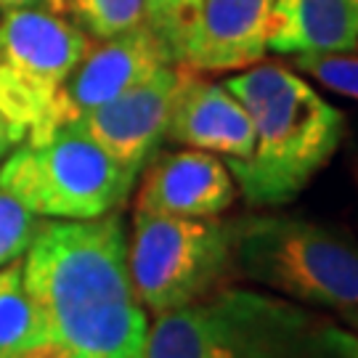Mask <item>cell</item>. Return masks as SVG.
I'll return each mask as SVG.
<instances>
[{
	"label": "cell",
	"instance_id": "cell-13",
	"mask_svg": "<svg viewBox=\"0 0 358 358\" xmlns=\"http://www.w3.org/2000/svg\"><path fill=\"white\" fill-rule=\"evenodd\" d=\"M358 48V0H273L268 51L287 56Z\"/></svg>",
	"mask_w": 358,
	"mask_h": 358
},
{
	"label": "cell",
	"instance_id": "cell-17",
	"mask_svg": "<svg viewBox=\"0 0 358 358\" xmlns=\"http://www.w3.org/2000/svg\"><path fill=\"white\" fill-rule=\"evenodd\" d=\"M294 66L319 80L324 88L358 101V56L353 51L294 56Z\"/></svg>",
	"mask_w": 358,
	"mask_h": 358
},
{
	"label": "cell",
	"instance_id": "cell-23",
	"mask_svg": "<svg viewBox=\"0 0 358 358\" xmlns=\"http://www.w3.org/2000/svg\"><path fill=\"white\" fill-rule=\"evenodd\" d=\"M356 176H358V170H356Z\"/></svg>",
	"mask_w": 358,
	"mask_h": 358
},
{
	"label": "cell",
	"instance_id": "cell-8",
	"mask_svg": "<svg viewBox=\"0 0 358 358\" xmlns=\"http://www.w3.org/2000/svg\"><path fill=\"white\" fill-rule=\"evenodd\" d=\"M165 64H176L173 53L149 29V24L128 29L115 38L93 40L64 80L40 128L27 141L38 143L51 138L59 128L72 125L80 117L109 103Z\"/></svg>",
	"mask_w": 358,
	"mask_h": 358
},
{
	"label": "cell",
	"instance_id": "cell-10",
	"mask_svg": "<svg viewBox=\"0 0 358 358\" xmlns=\"http://www.w3.org/2000/svg\"><path fill=\"white\" fill-rule=\"evenodd\" d=\"M136 210L154 215L217 217L236 199V183L217 154L202 149L157 152L143 165Z\"/></svg>",
	"mask_w": 358,
	"mask_h": 358
},
{
	"label": "cell",
	"instance_id": "cell-15",
	"mask_svg": "<svg viewBox=\"0 0 358 358\" xmlns=\"http://www.w3.org/2000/svg\"><path fill=\"white\" fill-rule=\"evenodd\" d=\"M66 11L88 38L106 40L146 24L143 0H66Z\"/></svg>",
	"mask_w": 358,
	"mask_h": 358
},
{
	"label": "cell",
	"instance_id": "cell-5",
	"mask_svg": "<svg viewBox=\"0 0 358 358\" xmlns=\"http://www.w3.org/2000/svg\"><path fill=\"white\" fill-rule=\"evenodd\" d=\"M136 178L75 122L45 141L16 143L0 165V189L32 215L51 220H90L122 210Z\"/></svg>",
	"mask_w": 358,
	"mask_h": 358
},
{
	"label": "cell",
	"instance_id": "cell-6",
	"mask_svg": "<svg viewBox=\"0 0 358 358\" xmlns=\"http://www.w3.org/2000/svg\"><path fill=\"white\" fill-rule=\"evenodd\" d=\"M128 271L146 313L162 316L192 306L236 276L231 223L136 210Z\"/></svg>",
	"mask_w": 358,
	"mask_h": 358
},
{
	"label": "cell",
	"instance_id": "cell-18",
	"mask_svg": "<svg viewBox=\"0 0 358 358\" xmlns=\"http://www.w3.org/2000/svg\"><path fill=\"white\" fill-rule=\"evenodd\" d=\"M38 215L22 207L11 194L0 189V268L24 255L38 229Z\"/></svg>",
	"mask_w": 358,
	"mask_h": 358
},
{
	"label": "cell",
	"instance_id": "cell-9",
	"mask_svg": "<svg viewBox=\"0 0 358 358\" xmlns=\"http://www.w3.org/2000/svg\"><path fill=\"white\" fill-rule=\"evenodd\" d=\"M180 80V64L159 66L109 103L80 117L75 125L85 130L120 165L138 176L165 141Z\"/></svg>",
	"mask_w": 358,
	"mask_h": 358
},
{
	"label": "cell",
	"instance_id": "cell-20",
	"mask_svg": "<svg viewBox=\"0 0 358 358\" xmlns=\"http://www.w3.org/2000/svg\"><path fill=\"white\" fill-rule=\"evenodd\" d=\"M13 8H43V11L64 13L66 0H0V11H13Z\"/></svg>",
	"mask_w": 358,
	"mask_h": 358
},
{
	"label": "cell",
	"instance_id": "cell-7",
	"mask_svg": "<svg viewBox=\"0 0 358 358\" xmlns=\"http://www.w3.org/2000/svg\"><path fill=\"white\" fill-rule=\"evenodd\" d=\"M0 13V112L22 143L40 128L93 38L64 13L43 8Z\"/></svg>",
	"mask_w": 358,
	"mask_h": 358
},
{
	"label": "cell",
	"instance_id": "cell-19",
	"mask_svg": "<svg viewBox=\"0 0 358 358\" xmlns=\"http://www.w3.org/2000/svg\"><path fill=\"white\" fill-rule=\"evenodd\" d=\"M0 358H90V356H83V353H77L72 348H66L62 343H56V340H48V337L38 334L32 343H27L19 350H13V353Z\"/></svg>",
	"mask_w": 358,
	"mask_h": 358
},
{
	"label": "cell",
	"instance_id": "cell-1",
	"mask_svg": "<svg viewBox=\"0 0 358 358\" xmlns=\"http://www.w3.org/2000/svg\"><path fill=\"white\" fill-rule=\"evenodd\" d=\"M22 276L38 332L90 358H146L149 313L136 300L122 213L40 217Z\"/></svg>",
	"mask_w": 358,
	"mask_h": 358
},
{
	"label": "cell",
	"instance_id": "cell-16",
	"mask_svg": "<svg viewBox=\"0 0 358 358\" xmlns=\"http://www.w3.org/2000/svg\"><path fill=\"white\" fill-rule=\"evenodd\" d=\"M143 3H146V24L165 43L167 51L173 53V62L178 64L186 35L199 13L202 0H143Z\"/></svg>",
	"mask_w": 358,
	"mask_h": 358
},
{
	"label": "cell",
	"instance_id": "cell-22",
	"mask_svg": "<svg viewBox=\"0 0 358 358\" xmlns=\"http://www.w3.org/2000/svg\"><path fill=\"white\" fill-rule=\"evenodd\" d=\"M343 319L350 324V329L358 334V308H348V310H343Z\"/></svg>",
	"mask_w": 358,
	"mask_h": 358
},
{
	"label": "cell",
	"instance_id": "cell-11",
	"mask_svg": "<svg viewBox=\"0 0 358 358\" xmlns=\"http://www.w3.org/2000/svg\"><path fill=\"white\" fill-rule=\"evenodd\" d=\"M165 141L217 154L231 165L244 162L252 154L255 125L242 101L226 85L202 80L199 72L183 66Z\"/></svg>",
	"mask_w": 358,
	"mask_h": 358
},
{
	"label": "cell",
	"instance_id": "cell-4",
	"mask_svg": "<svg viewBox=\"0 0 358 358\" xmlns=\"http://www.w3.org/2000/svg\"><path fill=\"white\" fill-rule=\"evenodd\" d=\"M234 271L313 308H358V244L348 231L297 215H250L231 223Z\"/></svg>",
	"mask_w": 358,
	"mask_h": 358
},
{
	"label": "cell",
	"instance_id": "cell-12",
	"mask_svg": "<svg viewBox=\"0 0 358 358\" xmlns=\"http://www.w3.org/2000/svg\"><path fill=\"white\" fill-rule=\"evenodd\" d=\"M273 0H202L178 64L192 72H231L263 62Z\"/></svg>",
	"mask_w": 358,
	"mask_h": 358
},
{
	"label": "cell",
	"instance_id": "cell-2",
	"mask_svg": "<svg viewBox=\"0 0 358 358\" xmlns=\"http://www.w3.org/2000/svg\"><path fill=\"white\" fill-rule=\"evenodd\" d=\"M146 358H358V334L287 297L220 287L154 316Z\"/></svg>",
	"mask_w": 358,
	"mask_h": 358
},
{
	"label": "cell",
	"instance_id": "cell-14",
	"mask_svg": "<svg viewBox=\"0 0 358 358\" xmlns=\"http://www.w3.org/2000/svg\"><path fill=\"white\" fill-rule=\"evenodd\" d=\"M38 334L22 276V257H16L0 268V356L19 350Z\"/></svg>",
	"mask_w": 358,
	"mask_h": 358
},
{
	"label": "cell",
	"instance_id": "cell-21",
	"mask_svg": "<svg viewBox=\"0 0 358 358\" xmlns=\"http://www.w3.org/2000/svg\"><path fill=\"white\" fill-rule=\"evenodd\" d=\"M16 136H13L11 125H8V120H6V115L0 112V159L6 157V154L11 152L13 146H16Z\"/></svg>",
	"mask_w": 358,
	"mask_h": 358
},
{
	"label": "cell",
	"instance_id": "cell-3",
	"mask_svg": "<svg viewBox=\"0 0 358 358\" xmlns=\"http://www.w3.org/2000/svg\"><path fill=\"white\" fill-rule=\"evenodd\" d=\"M255 125V146L229 170L244 202L282 207L329 165L345 136V115L282 64H252L223 83Z\"/></svg>",
	"mask_w": 358,
	"mask_h": 358
}]
</instances>
